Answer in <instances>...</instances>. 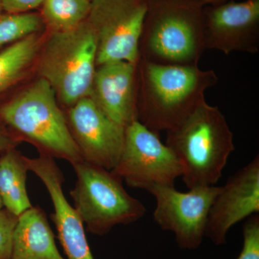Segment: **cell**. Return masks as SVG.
Returning <instances> with one entry per match:
<instances>
[{
    "label": "cell",
    "instance_id": "cell-26",
    "mask_svg": "<svg viewBox=\"0 0 259 259\" xmlns=\"http://www.w3.org/2000/svg\"><path fill=\"white\" fill-rule=\"evenodd\" d=\"M2 13H3V8H2L1 3H0V14H1Z\"/></svg>",
    "mask_w": 259,
    "mask_h": 259
},
{
    "label": "cell",
    "instance_id": "cell-23",
    "mask_svg": "<svg viewBox=\"0 0 259 259\" xmlns=\"http://www.w3.org/2000/svg\"><path fill=\"white\" fill-rule=\"evenodd\" d=\"M19 143L0 124V153H3L12 148H16Z\"/></svg>",
    "mask_w": 259,
    "mask_h": 259
},
{
    "label": "cell",
    "instance_id": "cell-27",
    "mask_svg": "<svg viewBox=\"0 0 259 259\" xmlns=\"http://www.w3.org/2000/svg\"><path fill=\"white\" fill-rule=\"evenodd\" d=\"M88 1L92 2L93 0H88Z\"/></svg>",
    "mask_w": 259,
    "mask_h": 259
},
{
    "label": "cell",
    "instance_id": "cell-4",
    "mask_svg": "<svg viewBox=\"0 0 259 259\" xmlns=\"http://www.w3.org/2000/svg\"><path fill=\"white\" fill-rule=\"evenodd\" d=\"M204 7L197 0H148L140 59L157 64L198 65L205 51Z\"/></svg>",
    "mask_w": 259,
    "mask_h": 259
},
{
    "label": "cell",
    "instance_id": "cell-8",
    "mask_svg": "<svg viewBox=\"0 0 259 259\" xmlns=\"http://www.w3.org/2000/svg\"><path fill=\"white\" fill-rule=\"evenodd\" d=\"M158 134L139 120L125 127L123 148L112 171L129 187L148 192L154 186H175L182 177L180 161Z\"/></svg>",
    "mask_w": 259,
    "mask_h": 259
},
{
    "label": "cell",
    "instance_id": "cell-7",
    "mask_svg": "<svg viewBox=\"0 0 259 259\" xmlns=\"http://www.w3.org/2000/svg\"><path fill=\"white\" fill-rule=\"evenodd\" d=\"M148 0H93L88 17L97 39V66L138 64Z\"/></svg>",
    "mask_w": 259,
    "mask_h": 259
},
{
    "label": "cell",
    "instance_id": "cell-16",
    "mask_svg": "<svg viewBox=\"0 0 259 259\" xmlns=\"http://www.w3.org/2000/svg\"><path fill=\"white\" fill-rule=\"evenodd\" d=\"M47 32L32 34L0 50V97L35 73Z\"/></svg>",
    "mask_w": 259,
    "mask_h": 259
},
{
    "label": "cell",
    "instance_id": "cell-2",
    "mask_svg": "<svg viewBox=\"0 0 259 259\" xmlns=\"http://www.w3.org/2000/svg\"><path fill=\"white\" fill-rule=\"evenodd\" d=\"M138 66V120L157 134L182 123L218 81L214 71L198 65L157 64L140 59Z\"/></svg>",
    "mask_w": 259,
    "mask_h": 259
},
{
    "label": "cell",
    "instance_id": "cell-24",
    "mask_svg": "<svg viewBox=\"0 0 259 259\" xmlns=\"http://www.w3.org/2000/svg\"><path fill=\"white\" fill-rule=\"evenodd\" d=\"M203 6H216L223 4V3H228L231 0H197Z\"/></svg>",
    "mask_w": 259,
    "mask_h": 259
},
{
    "label": "cell",
    "instance_id": "cell-12",
    "mask_svg": "<svg viewBox=\"0 0 259 259\" xmlns=\"http://www.w3.org/2000/svg\"><path fill=\"white\" fill-rule=\"evenodd\" d=\"M259 212V156L227 180L207 217L204 237L216 245L225 244L232 227Z\"/></svg>",
    "mask_w": 259,
    "mask_h": 259
},
{
    "label": "cell",
    "instance_id": "cell-25",
    "mask_svg": "<svg viewBox=\"0 0 259 259\" xmlns=\"http://www.w3.org/2000/svg\"><path fill=\"white\" fill-rule=\"evenodd\" d=\"M3 207H4V206H3V201H2L1 197H0V210L3 209Z\"/></svg>",
    "mask_w": 259,
    "mask_h": 259
},
{
    "label": "cell",
    "instance_id": "cell-19",
    "mask_svg": "<svg viewBox=\"0 0 259 259\" xmlns=\"http://www.w3.org/2000/svg\"><path fill=\"white\" fill-rule=\"evenodd\" d=\"M46 31L40 13H2L0 14V50L31 35Z\"/></svg>",
    "mask_w": 259,
    "mask_h": 259
},
{
    "label": "cell",
    "instance_id": "cell-18",
    "mask_svg": "<svg viewBox=\"0 0 259 259\" xmlns=\"http://www.w3.org/2000/svg\"><path fill=\"white\" fill-rule=\"evenodd\" d=\"M46 31L65 32L72 30L88 19L91 8L88 0H44L41 6Z\"/></svg>",
    "mask_w": 259,
    "mask_h": 259
},
{
    "label": "cell",
    "instance_id": "cell-3",
    "mask_svg": "<svg viewBox=\"0 0 259 259\" xmlns=\"http://www.w3.org/2000/svg\"><path fill=\"white\" fill-rule=\"evenodd\" d=\"M166 144L180 161L182 180L188 189L215 185L235 150L226 117L205 100L182 123L167 131Z\"/></svg>",
    "mask_w": 259,
    "mask_h": 259
},
{
    "label": "cell",
    "instance_id": "cell-9",
    "mask_svg": "<svg viewBox=\"0 0 259 259\" xmlns=\"http://www.w3.org/2000/svg\"><path fill=\"white\" fill-rule=\"evenodd\" d=\"M221 190L218 186H205L181 192L175 186H154L150 192L156 199L153 217L163 231L174 233L182 249L195 250L205 233L207 217L213 201Z\"/></svg>",
    "mask_w": 259,
    "mask_h": 259
},
{
    "label": "cell",
    "instance_id": "cell-5",
    "mask_svg": "<svg viewBox=\"0 0 259 259\" xmlns=\"http://www.w3.org/2000/svg\"><path fill=\"white\" fill-rule=\"evenodd\" d=\"M97 52L96 36L87 20L69 31L47 32L35 74L51 85L64 110L90 97Z\"/></svg>",
    "mask_w": 259,
    "mask_h": 259
},
{
    "label": "cell",
    "instance_id": "cell-15",
    "mask_svg": "<svg viewBox=\"0 0 259 259\" xmlns=\"http://www.w3.org/2000/svg\"><path fill=\"white\" fill-rule=\"evenodd\" d=\"M10 259H64L45 212L32 207L19 216Z\"/></svg>",
    "mask_w": 259,
    "mask_h": 259
},
{
    "label": "cell",
    "instance_id": "cell-10",
    "mask_svg": "<svg viewBox=\"0 0 259 259\" xmlns=\"http://www.w3.org/2000/svg\"><path fill=\"white\" fill-rule=\"evenodd\" d=\"M64 110L83 161L112 171L123 148L125 127L104 115L90 97Z\"/></svg>",
    "mask_w": 259,
    "mask_h": 259
},
{
    "label": "cell",
    "instance_id": "cell-14",
    "mask_svg": "<svg viewBox=\"0 0 259 259\" xmlns=\"http://www.w3.org/2000/svg\"><path fill=\"white\" fill-rule=\"evenodd\" d=\"M138 64L115 61L97 66L89 97L104 115L125 128L138 120Z\"/></svg>",
    "mask_w": 259,
    "mask_h": 259
},
{
    "label": "cell",
    "instance_id": "cell-21",
    "mask_svg": "<svg viewBox=\"0 0 259 259\" xmlns=\"http://www.w3.org/2000/svg\"><path fill=\"white\" fill-rule=\"evenodd\" d=\"M18 217L5 209L0 210V259L11 258L13 236Z\"/></svg>",
    "mask_w": 259,
    "mask_h": 259
},
{
    "label": "cell",
    "instance_id": "cell-13",
    "mask_svg": "<svg viewBox=\"0 0 259 259\" xmlns=\"http://www.w3.org/2000/svg\"><path fill=\"white\" fill-rule=\"evenodd\" d=\"M29 171L44 183L54 206L51 218L55 224L58 238L67 259L94 258L85 233L84 225L77 211L65 197L64 175L54 158L40 155L30 158L25 156Z\"/></svg>",
    "mask_w": 259,
    "mask_h": 259
},
{
    "label": "cell",
    "instance_id": "cell-20",
    "mask_svg": "<svg viewBox=\"0 0 259 259\" xmlns=\"http://www.w3.org/2000/svg\"><path fill=\"white\" fill-rule=\"evenodd\" d=\"M243 243L237 259H259V216L247 218L243 226Z\"/></svg>",
    "mask_w": 259,
    "mask_h": 259
},
{
    "label": "cell",
    "instance_id": "cell-17",
    "mask_svg": "<svg viewBox=\"0 0 259 259\" xmlns=\"http://www.w3.org/2000/svg\"><path fill=\"white\" fill-rule=\"evenodd\" d=\"M28 166L15 148L2 153L0 157V197L7 210L21 215L32 207L26 188Z\"/></svg>",
    "mask_w": 259,
    "mask_h": 259
},
{
    "label": "cell",
    "instance_id": "cell-1",
    "mask_svg": "<svg viewBox=\"0 0 259 259\" xmlns=\"http://www.w3.org/2000/svg\"><path fill=\"white\" fill-rule=\"evenodd\" d=\"M0 124L19 144L35 146L40 155L71 165L83 161L64 109L51 85L36 76L0 102Z\"/></svg>",
    "mask_w": 259,
    "mask_h": 259
},
{
    "label": "cell",
    "instance_id": "cell-22",
    "mask_svg": "<svg viewBox=\"0 0 259 259\" xmlns=\"http://www.w3.org/2000/svg\"><path fill=\"white\" fill-rule=\"evenodd\" d=\"M44 0H0L3 11L8 13H23L40 8Z\"/></svg>",
    "mask_w": 259,
    "mask_h": 259
},
{
    "label": "cell",
    "instance_id": "cell-11",
    "mask_svg": "<svg viewBox=\"0 0 259 259\" xmlns=\"http://www.w3.org/2000/svg\"><path fill=\"white\" fill-rule=\"evenodd\" d=\"M205 50L226 55L233 52L254 54L259 51V0H233L203 8Z\"/></svg>",
    "mask_w": 259,
    "mask_h": 259
},
{
    "label": "cell",
    "instance_id": "cell-6",
    "mask_svg": "<svg viewBox=\"0 0 259 259\" xmlns=\"http://www.w3.org/2000/svg\"><path fill=\"white\" fill-rule=\"evenodd\" d=\"M72 166L76 182L70 195L89 233L105 236L116 226L144 217V204L126 192L120 177L84 161Z\"/></svg>",
    "mask_w": 259,
    "mask_h": 259
}]
</instances>
